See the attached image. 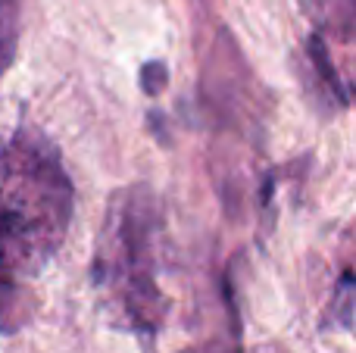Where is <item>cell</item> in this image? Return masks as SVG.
I'll list each match as a JSON object with an SVG mask.
<instances>
[{"mask_svg": "<svg viewBox=\"0 0 356 353\" xmlns=\"http://www.w3.org/2000/svg\"><path fill=\"white\" fill-rule=\"evenodd\" d=\"M169 85V69L163 60H150L144 63L141 69V91L147 94V97H156V94H163Z\"/></svg>", "mask_w": 356, "mask_h": 353, "instance_id": "obj_7", "label": "cell"}, {"mask_svg": "<svg viewBox=\"0 0 356 353\" xmlns=\"http://www.w3.org/2000/svg\"><path fill=\"white\" fill-rule=\"evenodd\" d=\"M19 0H0V75L13 66L19 47Z\"/></svg>", "mask_w": 356, "mask_h": 353, "instance_id": "obj_6", "label": "cell"}, {"mask_svg": "<svg viewBox=\"0 0 356 353\" xmlns=\"http://www.w3.org/2000/svg\"><path fill=\"white\" fill-rule=\"evenodd\" d=\"M160 229V197L147 185L122 188L110 197L94 250V291L110 316L138 335H156L169 310L156 281Z\"/></svg>", "mask_w": 356, "mask_h": 353, "instance_id": "obj_2", "label": "cell"}, {"mask_svg": "<svg viewBox=\"0 0 356 353\" xmlns=\"http://www.w3.org/2000/svg\"><path fill=\"white\" fill-rule=\"evenodd\" d=\"M307 60H309V72H303V75L313 79V81H307L309 97L322 100V104L332 106V110H347V106H350V85L338 75V69H334V63H332V54H328L325 41H322V35H309Z\"/></svg>", "mask_w": 356, "mask_h": 353, "instance_id": "obj_3", "label": "cell"}, {"mask_svg": "<svg viewBox=\"0 0 356 353\" xmlns=\"http://www.w3.org/2000/svg\"><path fill=\"white\" fill-rule=\"evenodd\" d=\"M300 6L319 28L334 31V35H341V38H350L353 0H300Z\"/></svg>", "mask_w": 356, "mask_h": 353, "instance_id": "obj_4", "label": "cell"}, {"mask_svg": "<svg viewBox=\"0 0 356 353\" xmlns=\"http://www.w3.org/2000/svg\"><path fill=\"white\" fill-rule=\"evenodd\" d=\"M353 269H344V275L338 279L332 294V306H328V316H325V329H341V331H350L353 329V304H356V294H353Z\"/></svg>", "mask_w": 356, "mask_h": 353, "instance_id": "obj_5", "label": "cell"}, {"mask_svg": "<svg viewBox=\"0 0 356 353\" xmlns=\"http://www.w3.org/2000/svg\"><path fill=\"white\" fill-rule=\"evenodd\" d=\"M75 191L60 150L31 125L0 144V331L31 316L25 285L60 254Z\"/></svg>", "mask_w": 356, "mask_h": 353, "instance_id": "obj_1", "label": "cell"}]
</instances>
